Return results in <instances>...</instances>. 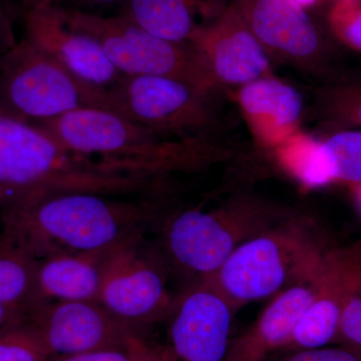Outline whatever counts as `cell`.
Returning <instances> with one entry per match:
<instances>
[{"mask_svg": "<svg viewBox=\"0 0 361 361\" xmlns=\"http://www.w3.org/2000/svg\"><path fill=\"white\" fill-rule=\"evenodd\" d=\"M276 148L285 165L306 186H323L332 182L322 141L296 132Z\"/></svg>", "mask_w": 361, "mask_h": 361, "instance_id": "obj_21", "label": "cell"}, {"mask_svg": "<svg viewBox=\"0 0 361 361\" xmlns=\"http://www.w3.org/2000/svg\"><path fill=\"white\" fill-rule=\"evenodd\" d=\"M317 97L323 120L329 125L338 130L361 127V82L327 85Z\"/></svg>", "mask_w": 361, "mask_h": 361, "instance_id": "obj_23", "label": "cell"}, {"mask_svg": "<svg viewBox=\"0 0 361 361\" xmlns=\"http://www.w3.org/2000/svg\"><path fill=\"white\" fill-rule=\"evenodd\" d=\"M274 361H361V351L345 346H324L289 351V355Z\"/></svg>", "mask_w": 361, "mask_h": 361, "instance_id": "obj_28", "label": "cell"}, {"mask_svg": "<svg viewBox=\"0 0 361 361\" xmlns=\"http://www.w3.org/2000/svg\"><path fill=\"white\" fill-rule=\"evenodd\" d=\"M0 183L18 202L59 192L123 196L146 192L151 179L78 155L37 126L0 113Z\"/></svg>", "mask_w": 361, "mask_h": 361, "instance_id": "obj_3", "label": "cell"}, {"mask_svg": "<svg viewBox=\"0 0 361 361\" xmlns=\"http://www.w3.org/2000/svg\"><path fill=\"white\" fill-rule=\"evenodd\" d=\"M336 342L361 351V267L344 301Z\"/></svg>", "mask_w": 361, "mask_h": 361, "instance_id": "obj_26", "label": "cell"}, {"mask_svg": "<svg viewBox=\"0 0 361 361\" xmlns=\"http://www.w3.org/2000/svg\"><path fill=\"white\" fill-rule=\"evenodd\" d=\"M279 209L255 197L239 196L213 210L190 209L166 225L164 245L171 260L197 280L220 269L247 241L281 223Z\"/></svg>", "mask_w": 361, "mask_h": 361, "instance_id": "obj_5", "label": "cell"}, {"mask_svg": "<svg viewBox=\"0 0 361 361\" xmlns=\"http://www.w3.org/2000/svg\"><path fill=\"white\" fill-rule=\"evenodd\" d=\"M346 1H360V0H346Z\"/></svg>", "mask_w": 361, "mask_h": 361, "instance_id": "obj_36", "label": "cell"}, {"mask_svg": "<svg viewBox=\"0 0 361 361\" xmlns=\"http://www.w3.org/2000/svg\"><path fill=\"white\" fill-rule=\"evenodd\" d=\"M75 6L71 7L78 11H87V7H106L113 6H123L127 0H70Z\"/></svg>", "mask_w": 361, "mask_h": 361, "instance_id": "obj_31", "label": "cell"}, {"mask_svg": "<svg viewBox=\"0 0 361 361\" xmlns=\"http://www.w3.org/2000/svg\"><path fill=\"white\" fill-rule=\"evenodd\" d=\"M332 182L361 184V130H342L322 141Z\"/></svg>", "mask_w": 361, "mask_h": 361, "instance_id": "obj_22", "label": "cell"}, {"mask_svg": "<svg viewBox=\"0 0 361 361\" xmlns=\"http://www.w3.org/2000/svg\"><path fill=\"white\" fill-rule=\"evenodd\" d=\"M16 44L13 18L4 0H0V56Z\"/></svg>", "mask_w": 361, "mask_h": 361, "instance_id": "obj_29", "label": "cell"}, {"mask_svg": "<svg viewBox=\"0 0 361 361\" xmlns=\"http://www.w3.org/2000/svg\"><path fill=\"white\" fill-rule=\"evenodd\" d=\"M58 7L66 25L96 39L122 75L178 78L213 94L219 89L193 44L161 39L121 16Z\"/></svg>", "mask_w": 361, "mask_h": 361, "instance_id": "obj_7", "label": "cell"}, {"mask_svg": "<svg viewBox=\"0 0 361 361\" xmlns=\"http://www.w3.org/2000/svg\"><path fill=\"white\" fill-rule=\"evenodd\" d=\"M109 253H61L39 260L37 288L42 303L97 301Z\"/></svg>", "mask_w": 361, "mask_h": 361, "instance_id": "obj_18", "label": "cell"}, {"mask_svg": "<svg viewBox=\"0 0 361 361\" xmlns=\"http://www.w3.org/2000/svg\"><path fill=\"white\" fill-rule=\"evenodd\" d=\"M218 87L273 75L271 59L239 9L228 11L195 39Z\"/></svg>", "mask_w": 361, "mask_h": 361, "instance_id": "obj_14", "label": "cell"}, {"mask_svg": "<svg viewBox=\"0 0 361 361\" xmlns=\"http://www.w3.org/2000/svg\"><path fill=\"white\" fill-rule=\"evenodd\" d=\"M241 13L271 59L304 68L322 65V40L302 7L290 0H254Z\"/></svg>", "mask_w": 361, "mask_h": 361, "instance_id": "obj_15", "label": "cell"}, {"mask_svg": "<svg viewBox=\"0 0 361 361\" xmlns=\"http://www.w3.org/2000/svg\"><path fill=\"white\" fill-rule=\"evenodd\" d=\"M82 109L114 111L110 90L85 82L25 39L0 56V113L35 123Z\"/></svg>", "mask_w": 361, "mask_h": 361, "instance_id": "obj_6", "label": "cell"}, {"mask_svg": "<svg viewBox=\"0 0 361 361\" xmlns=\"http://www.w3.org/2000/svg\"><path fill=\"white\" fill-rule=\"evenodd\" d=\"M59 192L18 202L2 211V230L35 258L61 253H109L140 238L160 212L153 197Z\"/></svg>", "mask_w": 361, "mask_h": 361, "instance_id": "obj_1", "label": "cell"}, {"mask_svg": "<svg viewBox=\"0 0 361 361\" xmlns=\"http://www.w3.org/2000/svg\"><path fill=\"white\" fill-rule=\"evenodd\" d=\"M54 358L26 322L0 334V361H52Z\"/></svg>", "mask_w": 361, "mask_h": 361, "instance_id": "obj_24", "label": "cell"}, {"mask_svg": "<svg viewBox=\"0 0 361 361\" xmlns=\"http://www.w3.org/2000/svg\"><path fill=\"white\" fill-rule=\"evenodd\" d=\"M234 313L212 285L197 280L169 313L170 348L176 361H224Z\"/></svg>", "mask_w": 361, "mask_h": 361, "instance_id": "obj_11", "label": "cell"}, {"mask_svg": "<svg viewBox=\"0 0 361 361\" xmlns=\"http://www.w3.org/2000/svg\"><path fill=\"white\" fill-rule=\"evenodd\" d=\"M39 259L8 233L0 232V303L26 319L42 306L37 288Z\"/></svg>", "mask_w": 361, "mask_h": 361, "instance_id": "obj_20", "label": "cell"}, {"mask_svg": "<svg viewBox=\"0 0 361 361\" xmlns=\"http://www.w3.org/2000/svg\"><path fill=\"white\" fill-rule=\"evenodd\" d=\"M26 322L56 358L121 348L141 337L139 330L97 301L47 302L33 310Z\"/></svg>", "mask_w": 361, "mask_h": 361, "instance_id": "obj_10", "label": "cell"}, {"mask_svg": "<svg viewBox=\"0 0 361 361\" xmlns=\"http://www.w3.org/2000/svg\"><path fill=\"white\" fill-rule=\"evenodd\" d=\"M114 111L168 139L211 141L213 92L174 78L125 75L109 89Z\"/></svg>", "mask_w": 361, "mask_h": 361, "instance_id": "obj_8", "label": "cell"}, {"mask_svg": "<svg viewBox=\"0 0 361 361\" xmlns=\"http://www.w3.org/2000/svg\"><path fill=\"white\" fill-rule=\"evenodd\" d=\"M237 101L258 141L277 147L297 132L304 110L302 94L269 75L240 87Z\"/></svg>", "mask_w": 361, "mask_h": 361, "instance_id": "obj_17", "label": "cell"}, {"mask_svg": "<svg viewBox=\"0 0 361 361\" xmlns=\"http://www.w3.org/2000/svg\"><path fill=\"white\" fill-rule=\"evenodd\" d=\"M353 187V191H355L356 202H357V205L360 207V210L361 212V184L355 185Z\"/></svg>", "mask_w": 361, "mask_h": 361, "instance_id": "obj_35", "label": "cell"}, {"mask_svg": "<svg viewBox=\"0 0 361 361\" xmlns=\"http://www.w3.org/2000/svg\"><path fill=\"white\" fill-rule=\"evenodd\" d=\"M360 267L361 240L327 251L314 298L285 350L324 348L336 341L344 301Z\"/></svg>", "mask_w": 361, "mask_h": 361, "instance_id": "obj_13", "label": "cell"}, {"mask_svg": "<svg viewBox=\"0 0 361 361\" xmlns=\"http://www.w3.org/2000/svg\"><path fill=\"white\" fill-rule=\"evenodd\" d=\"M52 361H176V358L170 348L153 345L141 336L121 348L56 357Z\"/></svg>", "mask_w": 361, "mask_h": 361, "instance_id": "obj_25", "label": "cell"}, {"mask_svg": "<svg viewBox=\"0 0 361 361\" xmlns=\"http://www.w3.org/2000/svg\"><path fill=\"white\" fill-rule=\"evenodd\" d=\"M137 242L132 240L106 256L97 302L139 330L168 316L174 301L160 266L140 251Z\"/></svg>", "mask_w": 361, "mask_h": 361, "instance_id": "obj_9", "label": "cell"}, {"mask_svg": "<svg viewBox=\"0 0 361 361\" xmlns=\"http://www.w3.org/2000/svg\"><path fill=\"white\" fill-rule=\"evenodd\" d=\"M330 23L339 39L361 51V2L341 0L330 16Z\"/></svg>", "mask_w": 361, "mask_h": 361, "instance_id": "obj_27", "label": "cell"}, {"mask_svg": "<svg viewBox=\"0 0 361 361\" xmlns=\"http://www.w3.org/2000/svg\"><path fill=\"white\" fill-rule=\"evenodd\" d=\"M324 258L311 274L276 294L257 319L230 341L224 361H266L275 351L285 350L314 298Z\"/></svg>", "mask_w": 361, "mask_h": 361, "instance_id": "obj_16", "label": "cell"}, {"mask_svg": "<svg viewBox=\"0 0 361 361\" xmlns=\"http://www.w3.org/2000/svg\"><path fill=\"white\" fill-rule=\"evenodd\" d=\"M23 13L33 11V9L42 8V7L52 6L56 4V0H18Z\"/></svg>", "mask_w": 361, "mask_h": 361, "instance_id": "obj_33", "label": "cell"}, {"mask_svg": "<svg viewBox=\"0 0 361 361\" xmlns=\"http://www.w3.org/2000/svg\"><path fill=\"white\" fill-rule=\"evenodd\" d=\"M73 153L106 161L130 175L163 179L226 160L212 141L168 139L115 111L82 109L32 123Z\"/></svg>", "mask_w": 361, "mask_h": 361, "instance_id": "obj_2", "label": "cell"}, {"mask_svg": "<svg viewBox=\"0 0 361 361\" xmlns=\"http://www.w3.org/2000/svg\"><path fill=\"white\" fill-rule=\"evenodd\" d=\"M212 13L211 0H127L120 16L161 39L193 44Z\"/></svg>", "mask_w": 361, "mask_h": 361, "instance_id": "obj_19", "label": "cell"}, {"mask_svg": "<svg viewBox=\"0 0 361 361\" xmlns=\"http://www.w3.org/2000/svg\"><path fill=\"white\" fill-rule=\"evenodd\" d=\"M290 1L294 2L297 6L302 7V8H305V7L313 6L317 0H290Z\"/></svg>", "mask_w": 361, "mask_h": 361, "instance_id": "obj_34", "label": "cell"}, {"mask_svg": "<svg viewBox=\"0 0 361 361\" xmlns=\"http://www.w3.org/2000/svg\"><path fill=\"white\" fill-rule=\"evenodd\" d=\"M23 18L25 39L85 82L110 89L122 78L96 39L66 25L58 4L27 11Z\"/></svg>", "mask_w": 361, "mask_h": 361, "instance_id": "obj_12", "label": "cell"}, {"mask_svg": "<svg viewBox=\"0 0 361 361\" xmlns=\"http://www.w3.org/2000/svg\"><path fill=\"white\" fill-rule=\"evenodd\" d=\"M327 251L307 221L288 217L240 246L217 272L202 280L212 285L236 313L308 276Z\"/></svg>", "mask_w": 361, "mask_h": 361, "instance_id": "obj_4", "label": "cell"}, {"mask_svg": "<svg viewBox=\"0 0 361 361\" xmlns=\"http://www.w3.org/2000/svg\"><path fill=\"white\" fill-rule=\"evenodd\" d=\"M25 322L26 318L21 313L0 303V334Z\"/></svg>", "mask_w": 361, "mask_h": 361, "instance_id": "obj_30", "label": "cell"}, {"mask_svg": "<svg viewBox=\"0 0 361 361\" xmlns=\"http://www.w3.org/2000/svg\"><path fill=\"white\" fill-rule=\"evenodd\" d=\"M18 200V196L13 190L0 183V209H1V211L14 205Z\"/></svg>", "mask_w": 361, "mask_h": 361, "instance_id": "obj_32", "label": "cell"}]
</instances>
